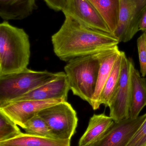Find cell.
<instances>
[{
	"mask_svg": "<svg viewBox=\"0 0 146 146\" xmlns=\"http://www.w3.org/2000/svg\"><path fill=\"white\" fill-rule=\"evenodd\" d=\"M127 146H146V118Z\"/></svg>",
	"mask_w": 146,
	"mask_h": 146,
	"instance_id": "cell-22",
	"label": "cell"
},
{
	"mask_svg": "<svg viewBox=\"0 0 146 146\" xmlns=\"http://www.w3.org/2000/svg\"><path fill=\"white\" fill-rule=\"evenodd\" d=\"M47 6L56 11H62L67 0H43Z\"/></svg>",
	"mask_w": 146,
	"mask_h": 146,
	"instance_id": "cell-23",
	"label": "cell"
},
{
	"mask_svg": "<svg viewBox=\"0 0 146 146\" xmlns=\"http://www.w3.org/2000/svg\"><path fill=\"white\" fill-rule=\"evenodd\" d=\"M121 54L116 61L111 73L101 93L99 102V106L103 104L106 107H108L109 102L115 90L119 81L121 68Z\"/></svg>",
	"mask_w": 146,
	"mask_h": 146,
	"instance_id": "cell-18",
	"label": "cell"
},
{
	"mask_svg": "<svg viewBox=\"0 0 146 146\" xmlns=\"http://www.w3.org/2000/svg\"><path fill=\"white\" fill-rule=\"evenodd\" d=\"M139 29L144 32H146V9L141 15L139 24Z\"/></svg>",
	"mask_w": 146,
	"mask_h": 146,
	"instance_id": "cell-24",
	"label": "cell"
},
{
	"mask_svg": "<svg viewBox=\"0 0 146 146\" xmlns=\"http://www.w3.org/2000/svg\"><path fill=\"white\" fill-rule=\"evenodd\" d=\"M22 133L17 124L0 111V142L14 139Z\"/></svg>",
	"mask_w": 146,
	"mask_h": 146,
	"instance_id": "cell-20",
	"label": "cell"
},
{
	"mask_svg": "<svg viewBox=\"0 0 146 146\" xmlns=\"http://www.w3.org/2000/svg\"><path fill=\"white\" fill-rule=\"evenodd\" d=\"M69 90L65 73L57 79L37 88L11 102L26 100H45L54 99H63L67 101Z\"/></svg>",
	"mask_w": 146,
	"mask_h": 146,
	"instance_id": "cell-11",
	"label": "cell"
},
{
	"mask_svg": "<svg viewBox=\"0 0 146 146\" xmlns=\"http://www.w3.org/2000/svg\"><path fill=\"white\" fill-rule=\"evenodd\" d=\"M114 123L113 119L104 113L94 114L90 118L87 129L80 139L78 146H96Z\"/></svg>",
	"mask_w": 146,
	"mask_h": 146,
	"instance_id": "cell-13",
	"label": "cell"
},
{
	"mask_svg": "<svg viewBox=\"0 0 146 146\" xmlns=\"http://www.w3.org/2000/svg\"><path fill=\"white\" fill-rule=\"evenodd\" d=\"M109 27L112 34L118 25L121 0H88Z\"/></svg>",
	"mask_w": 146,
	"mask_h": 146,
	"instance_id": "cell-16",
	"label": "cell"
},
{
	"mask_svg": "<svg viewBox=\"0 0 146 146\" xmlns=\"http://www.w3.org/2000/svg\"><path fill=\"white\" fill-rule=\"evenodd\" d=\"M31 56L29 37L23 29L4 21L0 24V76L27 68Z\"/></svg>",
	"mask_w": 146,
	"mask_h": 146,
	"instance_id": "cell-2",
	"label": "cell"
},
{
	"mask_svg": "<svg viewBox=\"0 0 146 146\" xmlns=\"http://www.w3.org/2000/svg\"><path fill=\"white\" fill-rule=\"evenodd\" d=\"M129 118H135L146 106V79L141 76L133 60L130 72Z\"/></svg>",
	"mask_w": 146,
	"mask_h": 146,
	"instance_id": "cell-14",
	"label": "cell"
},
{
	"mask_svg": "<svg viewBox=\"0 0 146 146\" xmlns=\"http://www.w3.org/2000/svg\"><path fill=\"white\" fill-rule=\"evenodd\" d=\"M64 74V72L35 71L27 68L19 72L0 76V107Z\"/></svg>",
	"mask_w": 146,
	"mask_h": 146,
	"instance_id": "cell-4",
	"label": "cell"
},
{
	"mask_svg": "<svg viewBox=\"0 0 146 146\" xmlns=\"http://www.w3.org/2000/svg\"><path fill=\"white\" fill-rule=\"evenodd\" d=\"M37 7L36 0H0V16L6 21L23 19Z\"/></svg>",
	"mask_w": 146,
	"mask_h": 146,
	"instance_id": "cell-15",
	"label": "cell"
},
{
	"mask_svg": "<svg viewBox=\"0 0 146 146\" xmlns=\"http://www.w3.org/2000/svg\"><path fill=\"white\" fill-rule=\"evenodd\" d=\"M121 68L118 84L109 102L110 116L115 122L129 118L130 72L132 59L121 51Z\"/></svg>",
	"mask_w": 146,
	"mask_h": 146,
	"instance_id": "cell-6",
	"label": "cell"
},
{
	"mask_svg": "<svg viewBox=\"0 0 146 146\" xmlns=\"http://www.w3.org/2000/svg\"><path fill=\"white\" fill-rule=\"evenodd\" d=\"M121 54L118 46L99 52L100 67L95 93L91 106L94 110L99 109V98L116 61Z\"/></svg>",
	"mask_w": 146,
	"mask_h": 146,
	"instance_id": "cell-12",
	"label": "cell"
},
{
	"mask_svg": "<svg viewBox=\"0 0 146 146\" xmlns=\"http://www.w3.org/2000/svg\"><path fill=\"white\" fill-rule=\"evenodd\" d=\"M37 115L46 123L55 139L71 140L76 132L77 113L67 101L45 108Z\"/></svg>",
	"mask_w": 146,
	"mask_h": 146,
	"instance_id": "cell-5",
	"label": "cell"
},
{
	"mask_svg": "<svg viewBox=\"0 0 146 146\" xmlns=\"http://www.w3.org/2000/svg\"><path fill=\"white\" fill-rule=\"evenodd\" d=\"M146 33V32H145Z\"/></svg>",
	"mask_w": 146,
	"mask_h": 146,
	"instance_id": "cell-25",
	"label": "cell"
},
{
	"mask_svg": "<svg viewBox=\"0 0 146 146\" xmlns=\"http://www.w3.org/2000/svg\"><path fill=\"white\" fill-rule=\"evenodd\" d=\"M100 67L99 52L69 60L64 67L69 89L91 105Z\"/></svg>",
	"mask_w": 146,
	"mask_h": 146,
	"instance_id": "cell-3",
	"label": "cell"
},
{
	"mask_svg": "<svg viewBox=\"0 0 146 146\" xmlns=\"http://www.w3.org/2000/svg\"><path fill=\"white\" fill-rule=\"evenodd\" d=\"M62 12L64 16L71 17L87 27L112 34L104 20L88 0H67Z\"/></svg>",
	"mask_w": 146,
	"mask_h": 146,
	"instance_id": "cell-8",
	"label": "cell"
},
{
	"mask_svg": "<svg viewBox=\"0 0 146 146\" xmlns=\"http://www.w3.org/2000/svg\"><path fill=\"white\" fill-rule=\"evenodd\" d=\"M0 146H70V140L49 139L22 133L14 139L0 142Z\"/></svg>",
	"mask_w": 146,
	"mask_h": 146,
	"instance_id": "cell-17",
	"label": "cell"
},
{
	"mask_svg": "<svg viewBox=\"0 0 146 146\" xmlns=\"http://www.w3.org/2000/svg\"><path fill=\"white\" fill-rule=\"evenodd\" d=\"M140 72L142 76L146 75V33H144L137 40Z\"/></svg>",
	"mask_w": 146,
	"mask_h": 146,
	"instance_id": "cell-21",
	"label": "cell"
},
{
	"mask_svg": "<svg viewBox=\"0 0 146 146\" xmlns=\"http://www.w3.org/2000/svg\"><path fill=\"white\" fill-rule=\"evenodd\" d=\"M22 128L27 134L55 139L46 123L38 115L27 121Z\"/></svg>",
	"mask_w": 146,
	"mask_h": 146,
	"instance_id": "cell-19",
	"label": "cell"
},
{
	"mask_svg": "<svg viewBox=\"0 0 146 146\" xmlns=\"http://www.w3.org/2000/svg\"><path fill=\"white\" fill-rule=\"evenodd\" d=\"M63 24L51 36L53 50L61 60L99 53L120 43L113 34L85 26L69 16H65Z\"/></svg>",
	"mask_w": 146,
	"mask_h": 146,
	"instance_id": "cell-1",
	"label": "cell"
},
{
	"mask_svg": "<svg viewBox=\"0 0 146 146\" xmlns=\"http://www.w3.org/2000/svg\"><path fill=\"white\" fill-rule=\"evenodd\" d=\"M146 118V113L137 118H128L115 122L96 146H127Z\"/></svg>",
	"mask_w": 146,
	"mask_h": 146,
	"instance_id": "cell-10",
	"label": "cell"
},
{
	"mask_svg": "<svg viewBox=\"0 0 146 146\" xmlns=\"http://www.w3.org/2000/svg\"><path fill=\"white\" fill-rule=\"evenodd\" d=\"M146 9V0H121L118 25L113 35L127 42L139 31V24Z\"/></svg>",
	"mask_w": 146,
	"mask_h": 146,
	"instance_id": "cell-7",
	"label": "cell"
},
{
	"mask_svg": "<svg viewBox=\"0 0 146 146\" xmlns=\"http://www.w3.org/2000/svg\"><path fill=\"white\" fill-rule=\"evenodd\" d=\"M65 101L63 99L45 100H26L14 101L0 107V111L17 125L23 127L27 121L37 115L42 110Z\"/></svg>",
	"mask_w": 146,
	"mask_h": 146,
	"instance_id": "cell-9",
	"label": "cell"
}]
</instances>
